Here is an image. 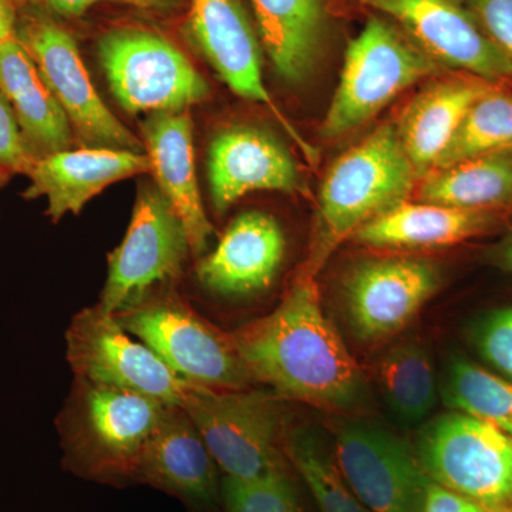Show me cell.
<instances>
[{"mask_svg":"<svg viewBox=\"0 0 512 512\" xmlns=\"http://www.w3.org/2000/svg\"><path fill=\"white\" fill-rule=\"evenodd\" d=\"M16 39L35 60L84 147L146 153L143 141L104 104L87 73L74 37L36 2L22 9Z\"/></svg>","mask_w":512,"mask_h":512,"instance_id":"9","label":"cell"},{"mask_svg":"<svg viewBox=\"0 0 512 512\" xmlns=\"http://www.w3.org/2000/svg\"><path fill=\"white\" fill-rule=\"evenodd\" d=\"M392 20L430 59L458 73L512 87V66L466 0H362Z\"/></svg>","mask_w":512,"mask_h":512,"instance_id":"14","label":"cell"},{"mask_svg":"<svg viewBox=\"0 0 512 512\" xmlns=\"http://www.w3.org/2000/svg\"><path fill=\"white\" fill-rule=\"evenodd\" d=\"M494 84L467 73L436 77L404 107L396 128L419 180L439 163L468 110Z\"/></svg>","mask_w":512,"mask_h":512,"instance_id":"21","label":"cell"},{"mask_svg":"<svg viewBox=\"0 0 512 512\" xmlns=\"http://www.w3.org/2000/svg\"><path fill=\"white\" fill-rule=\"evenodd\" d=\"M9 177V171H6L5 168L0 167V188H2L3 185L8 183Z\"/></svg>","mask_w":512,"mask_h":512,"instance_id":"39","label":"cell"},{"mask_svg":"<svg viewBox=\"0 0 512 512\" xmlns=\"http://www.w3.org/2000/svg\"><path fill=\"white\" fill-rule=\"evenodd\" d=\"M377 382L394 416L406 424L420 423L436 406V372L429 350L406 339L387 350L377 365Z\"/></svg>","mask_w":512,"mask_h":512,"instance_id":"26","label":"cell"},{"mask_svg":"<svg viewBox=\"0 0 512 512\" xmlns=\"http://www.w3.org/2000/svg\"><path fill=\"white\" fill-rule=\"evenodd\" d=\"M286 235L276 218L262 211L238 215L210 254L195 265L202 291L221 301H248L264 295L278 278Z\"/></svg>","mask_w":512,"mask_h":512,"instance_id":"17","label":"cell"},{"mask_svg":"<svg viewBox=\"0 0 512 512\" xmlns=\"http://www.w3.org/2000/svg\"><path fill=\"white\" fill-rule=\"evenodd\" d=\"M443 397L454 412L468 414L512 437V382L466 359L451 360Z\"/></svg>","mask_w":512,"mask_h":512,"instance_id":"28","label":"cell"},{"mask_svg":"<svg viewBox=\"0 0 512 512\" xmlns=\"http://www.w3.org/2000/svg\"><path fill=\"white\" fill-rule=\"evenodd\" d=\"M74 379L180 406L188 383L99 305L83 309L66 332Z\"/></svg>","mask_w":512,"mask_h":512,"instance_id":"11","label":"cell"},{"mask_svg":"<svg viewBox=\"0 0 512 512\" xmlns=\"http://www.w3.org/2000/svg\"><path fill=\"white\" fill-rule=\"evenodd\" d=\"M188 26L195 45L227 84L242 99L264 104L285 128L306 160L315 164L318 150L303 138L276 106L264 83L258 37L239 0H191Z\"/></svg>","mask_w":512,"mask_h":512,"instance_id":"15","label":"cell"},{"mask_svg":"<svg viewBox=\"0 0 512 512\" xmlns=\"http://www.w3.org/2000/svg\"><path fill=\"white\" fill-rule=\"evenodd\" d=\"M190 255V239L177 212L158 187L141 185L126 235L109 254L100 308L116 315L158 285L175 281Z\"/></svg>","mask_w":512,"mask_h":512,"instance_id":"10","label":"cell"},{"mask_svg":"<svg viewBox=\"0 0 512 512\" xmlns=\"http://www.w3.org/2000/svg\"><path fill=\"white\" fill-rule=\"evenodd\" d=\"M19 9L8 0H0V46L16 36Z\"/></svg>","mask_w":512,"mask_h":512,"instance_id":"36","label":"cell"},{"mask_svg":"<svg viewBox=\"0 0 512 512\" xmlns=\"http://www.w3.org/2000/svg\"><path fill=\"white\" fill-rule=\"evenodd\" d=\"M0 89L15 111L33 156L72 148L74 131L69 117L16 36L0 46Z\"/></svg>","mask_w":512,"mask_h":512,"instance_id":"23","label":"cell"},{"mask_svg":"<svg viewBox=\"0 0 512 512\" xmlns=\"http://www.w3.org/2000/svg\"><path fill=\"white\" fill-rule=\"evenodd\" d=\"M222 512H306L292 466L265 476L222 477Z\"/></svg>","mask_w":512,"mask_h":512,"instance_id":"30","label":"cell"},{"mask_svg":"<svg viewBox=\"0 0 512 512\" xmlns=\"http://www.w3.org/2000/svg\"><path fill=\"white\" fill-rule=\"evenodd\" d=\"M414 450L433 483L488 512H512V437L503 431L468 414H441Z\"/></svg>","mask_w":512,"mask_h":512,"instance_id":"8","label":"cell"},{"mask_svg":"<svg viewBox=\"0 0 512 512\" xmlns=\"http://www.w3.org/2000/svg\"><path fill=\"white\" fill-rule=\"evenodd\" d=\"M316 276L302 272L274 311L231 332L255 384L339 416L372 403L362 367L323 311Z\"/></svg>","mask_w":512,"mask_h":512,"instance_id":"1","label":"cell"},{"mask_svg":"<svg viewBox=\"0 0 512 512\" xmlns=\"http://www.w3.org/2000/svg\"><path fill=\"white\" fill-rule=\"evenodd\" d=\"M269 59L286 82L299 83L318 63L328 32V0H251Z\"/></svg>","mask_w":512,"mask_h":512,"instance_id":"24","label":"cell"},{"mask_svg":"<svg viewBox=\"0 0 512 512\" xmlns=\"http://www.w3.org/2000/svg\"><path fill=\"white\" fill-rule=\"evenodd\" d=\"M36 160L22 136L15 111L0 89V167L10 174H28Z\"/></svg>","mask_w":512,"mask_h":512,"instance_id":"32","label":"cell"},{"mask_svg":"<svg viewBox=\"0 0 512 512\" xmlns=\"http://www.w3.org/2000/svg\"><path fill=\"white\" fill-rule=\"evenodd\" d=\"M284 399L268 390H211L188 383L180 406L225 477L255 478L291 466Z\"/></svg>","mask_w":512,"mask_h":512,"instance_id":"6","label":"cell"},{"mask_svg":"<svg viewBox=\"0 0 512 512\" xmlns=\"http://www.w3.org/2000/svg\"><path fill=\"white\" fill-rule=\"evenodd\" d=\"M167 403L74 379L56 419L63 468L93 483L127 487Z\"/></svg>","mask_w":512,"mask_h":512,"instance_id":"2","label":"cell"},{"mask_svg":"<svg viewBox=\"0 0 512 512\" xmlns=\"http://www.w3.org/2000/svg\"><path fill=\"white\" fill-rule=\"evenodd\" d=\"M441 70L396 23L370 16L346 49L320 134L328 141L348 136L410 87L440 76Z\"/></svg>","mask_w":512,"mask_h":512,"instance_id":"4","label":"cell"},{"mask_svg":"<svg viewBox=\"0 0 512 512\" xmlns=\"http://www.w3.org/2000/svg\"><path fill=\"white\" fill-rule=\"evenodd\" d=\"M511 148V87L494 86L470 107L434 170Z\"/></svg>","mask_w":512,"mask_h":512,"instance_id":"29","label":"cell"},{"mask_svg":"<svg viewBox=\"0 0 512 512\" xmlns=\"http://www.w3.org/2000/svg\"><path fill=\"white\" fill-rule=\"evenodd\" d=\"M481 28L512 66V0H466Z\"/></svg>","mask_w":512,"mask_h":512,"instance_id":"33","label":"cell"},{"mask_svg":"<svg viewBox=\"0 0 512 512\" xmlns=\"http://www.w3.org/2000/svg\"><path fill=\"white\" fill-rule=\"evenodd\" d=\"M113 318L185 382L211 390H241L255 382L225 332L174 291L153 289Z\"/></svg>","mask_w":512,"mask_h":512,"instance_id":"5","label":"cell"},{"mask_svg":"<svg viewBox=\"0 0 512 512\" xmlns=\"http://www.w3.org/2000/svg\"><path fill=\"white\" fill-rule=\"evenodd\" d=\"M420 181L417 201L464 210H511L512 148L437 168Z\"/></svg>","mask_w":512,"mask_h":512,"instance_id":"25","label":"cell"},{"mask_svg":"<svg viewBox=\"0 0 512 512\" xmlns=\"http://www.w3.org/2000/svg\"><path fill=\"white\" fill-rule=\"evenodd\" d=\"M99 59L111 93L128 113H178L210 96V86L197 67L154 30H109L100 39Z\"/></svg>","mask_w":512,"mask_h":512,"instance_id":"7","label":"cell"},{"mask_svg":"<svg viewBox=\"0 0 512 512\" xmlns=\"http://www.w3.org/2000/svg\"><path fill=\"white\" fill-rule=\"evenodd\" d=\"M439 266L412 255L373 256L353 266L343 302L353 335L365 345L396 336L441 288Z\"/></svg>","mask_w":512,"mask_h":512,"instance_id":"13","label":"cell"},{"mask_svg":"<svg viewBox=\"0 0 512 512\" xmlns=\"http://www.w3.org/2000/svg\"><path fill=\"white\" fill-rule=\"evenodd\" d=\"M141 130L158 190L183 221L191 254L201 256L210 244L214 227L198 187L190 116L187 111L151 113L141 124Z\"/></svg>","mask_w":512,"mask_h":512,"instance_id":"20","label":"cell"},{"mask_svg":"<svg viewBox=\"0 0 512 512\" xmlns=\"http://www.w3.org/2000/svg\"><path fill=\"white\" fill-rule=\"evenodd\" d=\"M481 356L512 382V306L491 313L476 333Z\"/></svg>","mask_w":512,"mask_h":512,"instance_id":"31","label":"cell"},{"mask_svg":"<svg viewBox=\"0 0 512 512\" xmlns=\"http://www.w3.org/2000/svg\"><path fill=\"white\" fill-rule=\"evenodd\" d=\"M8 2L12 3V5H15L16 8L20 10L28 8L29 5H32V3H35L36 0H8Z\"/></svg>","mask_w":512,"mask_h":512,"instance_id":"38","label":"cell"},{"mask_svg":"<svg viewBox=\"0 0 512 512\" xmlns=\"http://www.w3.org/2000/svg\"><path fill=\"white\" fill-rule=\"evenodd\" d=\"M501 215L503 212L409 200L367 222L352 239L365 247L382 249L453 247L493 231L500 225Z\"/></svg>","mask_w":512,"mask_h":512,"instance_id":"22","label":"cell"},{"mask_svg":"<svg viewBox=\"0 0 512 512\" xmlns=\"http://www.w3.org/2000/svg\"><path fill=\"white\" fill-rule=\"evenodd\" d=\"M285 453L319 512H370L343 477L333 451L315 431L306 427L288 431Z\"/></svg>","mask_w":512,"mask_h":512,"instance_id":"27","label":"cell"},{"mask_svg":"<svg viewBox=\"0 0 512 512\" xmlns=\"http://www.w3.org/2000/svg\"><path fill=\"white\" fill-rule=\"evenodd\" d=\"M36 2H42L47 8L66 18L82 16L84 12L101 2L126 3L137 8H151L156 5V0H36Z\"/></svg>","mask_w":512,"mask_h":512,"instance_id":"35","label":"cell"},{"mask_svg":"<svg viewBox=\"0 0 512 512\" xmlns=\"http://www.w3.org/2000/svg\"><path fill=\"white\" fill-rule=\"evenodd\" d=\"M423 512H488L464 495L447 490L430 480L424 498Z\"/></svg>","mask_w":512,"mask_h":512,"instance_id":"34","label":"cell"},{"mask_svg":"<svg viewBox=\"0 0 512 512\" xmlns=\"http://www.w3.org/2000/svg\"><path fill=\"white\" fill-rule=\"evenodd\" d=\"M146 173H151L147 154L113 148H70L37 158L26 174L30 185L23 197H46V214L57 222L67 212L80 214L84 205L109 185Z\"/></svg>","mask_w":512,"mask_h":512,"instance_id":"19","label":"cell"},{"mask_svg":"<svg viewBox=\"0 0 512 512\" xmlns=\"http://www.w3.org/2000/svg\"><path fill=\"white\" fill-rule=\"evenodd\" d=\"M333 433L336 463L367 510L423 512L430 478L406 440L360 416H342Z\"/></svg>","mask_w":512,"mask_h":512,"instance_id":"12","label":"cell"},{"mask_svg":"<svg viewBox=\"0 0 512 512\" xmlns=\"http://www.w3.org/2000/svg\"><path fill=\"white\" fill-rule=\"evenodd\" d=\"M220 474L190 416L168 404L141 453L134 484L177 498L187 512H222Z\"/></svg>","mask_w":512,"mask_h":512,"instance_id":"16","label":"cell"},{"mask_svg":"<svg viewBox=\"0 0 512 512\" xmlns=\"http://www.w3.org/2000/svg\"><path fill=\"white\" fill-rule=\"evenodd\" d=\"M208 177L212 205L220 214L252 192L303 191L301 173L288 148L256 127H228L217 134L210 146Z\"/></svg>","mask_w":512,"mask_h":512,"instance_id":"18","label":"cell"},{"mask_svg":"<svg viewBox=\"0 0 512 512\" xmlns=\"http://www.w3.org/2000/svg\"><path fill=\"white\" fill-rule=\"evenodd\" d=\"M417 181L396 123L377 127L343 153L323 178L311 254L302 272L318 275L357 229L409 201Z\"/></svg>","mask_w":512,"mask_h":512,"instance_id":"3","label":"cell"},{"mask_svg":"<svg viewBox=\"0 0 512 512\" xmlns=\"http://www.w3.org/2000/svg\"><path fill=\"white\" fill-rule=\"evenodd\" d=\"M493 261L512 274V231L494 248Z\"/></svg>","mask_w":512,"mask_h":512,"instance_id":"37","label":"cell"}]
</instances>
